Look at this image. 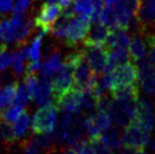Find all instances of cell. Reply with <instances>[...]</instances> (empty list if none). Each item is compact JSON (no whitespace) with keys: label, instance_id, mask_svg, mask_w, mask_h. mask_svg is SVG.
Returning <instances> with one entry per match:
<instances>
[{"label":"cell","instance_id":"cell-1","mask_svg":"<svg viewBox=\"0 0 155 154\" xmlns=\"http://www.w3.org/2000/svg\"><path fill=\"white\" fill-rule=\"evenodd\" d=\"M35 30L34 19L27 16L26 13L16 14L9 21V24L5 31L4 43L15 44L16 47L25 45L30 36Z\"/></svg>","mask_w":155,"mask_h":154},{"label":"cell","instance_id":"cell-2","mask_svg":"<svg viewBox=\"0 0 155 154\" xmlns=\"http://www.w3.org/2000/svg\"><path fill=\"white\" fill-rule=\"evenodd\" d=\"M58 108L53 102L41 105L32 120V132L35 135L53 133L56 128Z\"/></svg>","mask_w":155,"mask_h":154},{"label":"cell","instance_id":"cell-3","mask_svg":"<svg viewBox=\"0 0 155 154\" xmlns=\"http://www.w3.org/2000/svg\"><path fill=\"white\" fill-rule=\"evenodd\" d=\"M151 142V132L136 122L131 121L125 127L121 135V144L134 151L144 150Z\"/></svg>","mask_w":155,"mask_h":154},{"label":"cell","instance_id":"cell-4","mask_svg":"<svg viewBox=\"0 0 155 154\" xmlns=\"http://www.w3.org/2000/svg\"><path fill=\"white\" fill-rule=\"evenodd\" d=\"M52 75H53L51 79L52 101L54 103L61 95L74 89L73 67L67 62H64Z\"/></svg>","mask_w":155,"mask_h":154},{"label":"cell","instance_id":"cell-5","mask_svg":"<svg viewBox=\"0 0 155 154\" xmlns=\"http://www.w3.org/2000/svg\"><path fill=\"white\" fill-rule=\"evenodd\" d=\"M136 102L137 101H119L113 99L108 113L117 127H126L133 121Z\"/></svg>","mask_w":155,"mask_h":154},{"label":"cell","instance_id":"cell-6","mask_svg":"<svg viewBox=\"0 0 155 154\" xmlns=\"http://www.w3.org/2000/svg\"><path fill=\"white\" fill-rule=\"evenodd\" d=\"M91 25V19L88 16L75 15L69 23L65 43L69 48H74L84 41Z\"/></svg>","mask_w":155,"mask_h":154},{"label":"cell","instance_id":"cell-7","mask_svg":"<svg viewBox=\"0 0 155 154\" xmlns=\"http://www.w3.org/2000/svg\"><path fill=\"white\" fill-rule=\"evenodd\" d=\"M82 50L91 70L96 75L103 73L104 67L108 61L110 49L105 44H103V45H84Z\"/></svg>","mask_w":155,"mask_h":154},{"label":"cell","instance_id":"cell-8","mask_svg":"<svg viewBox=\"0 0 155 154\" xmlns=\"http://www.w3.org/2000/svg\"><path fill=\"white\" fill-rule=\"evenodd\" d=\"M61 10L62 9L60 8L59 5L43 4L42 7L40 8L39 13L36 14L34 17L35 27H38L40 31H43L48 33L51 30L54 22L60 16Z\"/></svg>","mask_w":155,"mask_h":154},{"label":"cell","instance_id":"cell-9","mask_svg":"<svg viewBox=\"0 0 155 154\" xmlns=\"http://www.w3.org/2000/svg\"><path fill=\"white\" fill-rule=\"evenodd\" d=\"M134 121L146 128L148 132H153L155 128V115L154 108L150 101L146 99L139 98L136 102L135 108V116H134Z\"/></svg>","mask_w":155,"mask_h":154},{"label":"cell","instance_id":"cell-10","mask_svg":"<svg viewBox=\"0 0 155 154\" xmlns=\"http://www.w3.org/2000/svg\"><path fill=\"white\" fill-rule=\"evenodd\" d=\"M113 73L116 78V87L133 85L138 83L137 67H136V64L131 60L117 66Z\"/></svg>","mask_w":155,"mask_h":154},{"label":"cell","instance_id":"cell-11","mask_svg":"<svg viewBox=\"0 0 155 154\" xmlns=\"http://www.w3.org/2000/svg\"><path fill=\"white\" fill-rule=\"evenodd\" d=\"M111 30L101 22L91 23L88 32L83 41L84 45H103L105 44Z\"/></svg>","mask_w":155,"mask_h":154},{"label":"cell","instance_id":"cell-12","mask_svg":"<svg viewBox=\"0 0 155 154\" xmlns=\"http://www.w3.org/2000/svg\"><path fill=\"white\" fill-rule=\"evenodd\" d=\"M81 99H82V91L77 89H71L66 92L57 100L54 104L61 111L71 112V113H79L81 111Z\"/></svg>","mask_w":155,"mask_h":154},{"label":"cell","instance_id":"cell-13","mask_svg":"<svg viewBox=\"0 0 155 154\" xmlns=\"http://www.w3.org/2000/svg\"><path fill=\"white\" fill-rule=\"evenodd\" d=\"M128 50H129L131 61H134V62L145 58L147 52V43L142 32L134 33V36L130 38Z\"/></svg>","mask_w":155,"mask_h":154},{"label":"cell","instance_id":"cell-14","mask_svg":"<svg viewBox=\"0 0 155 154\" xmlns=\"http://www.w3.org/2000/svg\"><path fill=\"white\" fill-rule=\"evenodd\" d=\"M61 65V52L60 49L56 45H52L50 48V52L48 55L47 60L43 62V65L40 67L41 69V76L50 77L52 74L59 68Z\"/></svg>","mask_w":155,"mask_h":154},{"label":"cell","instance_id":"cell-15","mask_svg":"<svg viewBox=\"0 0 155 154\" xmlns=\"http://www.w3.org/2000/svg\"><path fill=\"white\" fill-rule=\"evenodd\" d=\"M52 98V89H51V82L49 77L41 76L38 83V89L35 92L34 100L39 103L40 105H44L47 103H50V99Z\"/></svg>","mask_w":155,"mask_h":154},{"label":"cell","instance_id":"cell-16","mask_svg":"<svg viewBox=\"0 0 155 154\" xmlns=\"http://www.w3.org/2000/svg\"><path fill=\"white\" fill-rule=\"evenodd\" d=\"M112 98L119 101H137L139 99V86L137 84L116 87L111 91Z\"/></svg>","mask_w":155,"mask_h":154},{"label":"cell","instance_id":"cell-17","mask_svg":"<svg viewBox=\"0 0 155 154\" xmlns=\"http://www.w3.org/2000/svg\"><path fill=\"white\" fill-rule=\"evenodd\" d=\"M75 15H71V14L68 13H62L60 17H58L54 24L52 25L51 31H52V35L53 38L58 40V41H65L66 40V35H67V31H68V26L69 23L71 21V18L74 17Z\"/></svg>","mask_w":155,"mask_h":154},{"label":"cell","instance_id":"cell-18","mask_svg":"<svg viewBox=\"0 0 155 154\" xmlns=\"http://www.w3.org/2000/svg\"><path fill=\"white\" fill-rule=\"evenodd\" d=\"M17 84V81H14L12 83H8V84H5V85L0 86V116L2 115V112L9 105H12L14 98H15Z\"/></svg>","mask_w":155,"mask_h":154},{"label":"cell","instance_id":"cell-19","mask_svg":"<svg viewBox=\"0 0 155 154\" xmlns=\"http://www.w3.org/2000/svg\"><path fill=\"white\" fill-rule=\"evenodd\" d=\"M100 138L112 150H117L121 146L120 130L118 129L117 126H111L110 125L108 128L104 129L103 132L101 133Z\"/></svg>","mask_w":155,"mask_h":154},{"label":"cell","instance_id":"cell-20","mask_svg":"<svg viewBox=\"0 0 155 154\" xmlns=\"http://www.w3.org/2000/svg\"><path fill=\"white\" fill-rule=\"evenodd\" d=\"M27 59V49L24 45L18 47V50L13 52L12 59V70L16 77H19L25 69V60Z\"/></svg>","mask_w":155,"mask_h":154},{"label":"cell","instance_id":"cell-21","mask_svg":"<svg viewBox=\"0 0 155 154\" xmlns=\"http://www.w3.org/2000/svg\"><path fill=\"white\" fill-rule=\"evenodd\" d=\"M17 141L14 133V127L12 124H9L5 120L0 119V143L5 147L12 146Z\"/></svg>","mask_w":155,"mask_h":154},{"label":"cell","instance_id":"cell-22","mask_svg":"<svg viewBox=\"0 0 155 154\" xmlns=\"http://www.w3.org/2000/svg\"><path fill=\"white\" fill-rule=\"evenodd\" d=\"M28 125H30V115L25 110L18 117L17 120L15 121V125H14V133H15L16 139H21L23 137H25Z\"/></svg>","mask_w":155,"mask_h":154},{"label":"cell","instance_id":"cell-23","mask_svg":"<svg viewBox=\"0 0 155 154\" xmlns=\"http://www.w3.org/2000/svg\"><path fill=\"white\" fill-rule=\"evenodd\" d=\"M47 33L43 31H40L38 35H35L33 41L31 43L30 48L27 49V57L30 60H40L41 59V44H42V38L43 35Z\"/></svg>","mask_w":155,"mask_h":154},{"label":"cell","instance_id":"cell-24","mask_svg":"<svg viewBox=\"0 0 155 154\" xmlns=\"http://www.w3.org/2000/svg\"><path fill=\"white\" fill-rule=\"evenodd\" d=\"M73 9L75 15L88 16L91 19V15L94 10V5L92 0H75L73 2Z\"/></svg>","mask_w":155,"mask_h":154},{"label":"cell","instance_id":"cell-25","mask_svg":"<svg viewBox=\"0 0 155 154\" xmlns=\"http://www.w3.org/2000/svg\"><path fill=\"white\" fill-rule=\"evenodd\" d=\"M110 57L114 60L116 65L125 64L127 61H130V53L128 50V47H116L110 50Z\"/></svg>","mask_w":155,"mask_h":154},{"label":"cell","instance_id":"cell-26","mask_svg":"<svg viewBox=\"0 0 155 154\" xmlns=\"http://www.w3.org/2000/svg\"><path fill=\"white\" fill-rule=\"evenodd\" d=\"M25 108H22L19 105H16V104H13V105H9L4 112L2 115L0 116V119L7 121L9 124H14L19 116L22 115L23 112L25 111Z\"/></svg>","mask_w":155,"mask_h":154},{"label":"cell","instance_id":"cell-27","mask_svg":"<svg viewBox=\"0 0 155 154\" xmlns=\"http://www.w3.org/2000/svg\"><path fill=\"white\" fill-rule=\"evenodd\" d=\"M24 83H25L24 86H25L30 100H34V95L35 92H36V89H38V83H39V79L36 77V73H26Z\"/></svg>","mask_w":155,"mask_h":154},{"label":"cell","instance_id":"cell-28","mask_svg":"<svg viewBox=\"0 0 155 154\" xmlns=\"http://www.w3.org/2000/svg\"><path fill=\"white\" fill-rule=\"evenodd\" d=\"M12 59H13V52L9 51L6 43H1L0 44V73H2L8 68L9 65L12 64Z\"/></svg>","mask_w":155,"mask_h":154},{"label":"cell","instance_id":"cell-29","mask_svg":"<svg viewBox=\"0 0 155 154\" xmlns=\"http://www.w3.org/2000/svg\"><path fill=\"white\" fill-rule=\"evenodd\" d=\"M28 94L26 92L25 86L22 85V84H17V89H16V93H15V98H14L13 104H16V105H19L22 108H25L27 105V102H28Z\"/></svg>","mask_w":155,"mask_h":154},{"label":"cell","instance_id":"cell-30","mask_svg":"<svg viewBox=\"0 0 155 154\" xmlns=\"http://www.w3.org/2000/svg\"><path fill=\"white\" fill-rule=\"evenodd\" d=\"M97 85L104 91H113L116 89V78H114V73H104V75L101 77V79L97 81Z\"/></svg>","mask_w":155,"mask_h":154},{"label":"cell","instance_id":"cell-31","mask_svg":"<svg viewBox=\"0 0 155 154\" xmlns=\"http://www.w3.org/2000/svg\"><path fill=\"white\" fill-rule=\"evenodd\" d=\"M139 85L143 91L150 95H155V72L151 75L146 76L145 78L139 79Z\"/></svg>","mask_w":155,"mask_h":154},{"label":"cell","instance_id":"cell-32","mask_svg":"<svg viewBox=\"0 0 155 154\" xmlns=\"http://www.w3.org/2000/svg\"><path fill=\"white\" fill-rule=\"evenodd\" d=\"M21 149L22 154H40V146L35 141V137H31L28 139L23 141Z\"/></svg>","mask_w":155,"mask_h":154},{"label":"cell","instance_id":"cell-33","mask_svg":"<svg viewBox=\"0 0 155 154\" xmlns=\"http://www.w3.org/2000/svg\"><path fill=\"white\" fill-rule=\"evenodd\" d=\"M88 141H90L91 145H92L93 150L95 151L96 154H111V149L105 143H103L100 137H96V138H93V139H88Z\"/></svg>","mask_w":155,"mask_h":154},{"label":"cell","instance_id":"cell-34","mask_svg":"<svg viewBox=\"0 0 155 154\" xmlns=\"http://www.w3.org/2000/svg\"><path fill=\"white\" fill-rule=\"evenodd\" d=\"M32 5V0H16V2L12 7L13 14H24L26 13Z\"/></svg>","mask_w":155,"mask_h":154},{"label":"cell","instance_id":"cell-35","mask_svg":"<svg viewBox=\"0 0 155 154\" xmlns=\"http://www.w3.org/2000/svg\"><path fill=\"white\" fill-rule=\"evenodd\" d=\"M76 153L77 154H96L91 145L90 141H82L76 145Z\"/></svg>","mask_w":155,"mask_h":154},{"label":"cell","instance_id":"cell-36","mask_svg":"<svg viewBox=\"0 0 155 154\" xmlns=\"http://www.w3.org/2000/svg\"><path fill=\"white\" fill-rule=\"evenodd\" d=\"M143 34L145 36L147 45L150 48H152V49H155V26L151 31H148L146 33H143Z\"/></svg>","mask_w":155,"mask_h":154},{"label":"cell","instance_id":"cell-37","mask_svg":"<svg viewBox=\"0 0 155 154\" xmlns=\"http://www.w3.org/2000/svg\"><path fill=\"white\" fill-rule=\"evenodd\" d=\"M14 0H0V15L7 14L12 10Z\"/></svg>","mask_w":155,"mask_h":154},{"label":"cell","instance_id":"cell-38","mask_svg":"<svg viewBox=\"0 0 155 154\" xmlns=\"http://www.w3.org/2000/svg\"><path fill=\"white\" fill-rule=\"evenodd\" d=\"M8 24H9L8 19H2V21H0V44H1V41H4L5 31L7 28Z\"/></svg>","mask_w":155,"mask_h":154},{"label":"cell","instance_id":"cell-39","mask_svg":"<svg viewBox=\"0 0 155 154\" xmlns=\"http://www.w3.org/2000/svg\"><path fill=\"white\" fill-rule=\"evenodd\" d=\"M147 59L151 61L152 64L155 66V49H150V51H148V58Z\"/></svg>","mask_w":155,"mask_h":154},{"label":"cell","instance_id":"cell-40","mask_svg":"<svg viewBox=\"0 0 155 154\" xmlns=\"http://www.w3.org/2000/svg\"><path fill=\"white\" fill-rule=\"evenodd\" d=\"M61 154H77V153H76V150L74 147H66V149L61 150Z\"/></svg>","mask_w":155,"mask_h":154},{"label":"cell","instance_id":"cell-41","mask_svg":"<svg viewBox=\"0 0 155 154\" xmlns=\"http://www.w3.org/2000/svg\"><path fill=\"white\" fill-rule=\"evenodd\" d=\"M60 0H45L44 4H50V5H58Z\"/></svg>","mask_w":155,"mask_h":154},{"label":"cell","instance_id":"cell-42","mask_svg":"<svg viewBox=\"0 0 155 154\" xmlns=\"http://www.w3.org/2000/svg\"><path fill=\"white\" fill-rule=\"evenodd\" d=\"M151 150L153 153H155V139H153V141L151 142Z\"/></svg>","mask_w":155,"mask_h":154},{"label":"cell","instance_id":"cell-43","mask_svg":"<svg viewBox=\"0 0 155 154\" xmlns=\"http://www.w3.org/2000/svg\"><path fill=\"white\" fill-rule=\"evenodd\" d=\"M133 154H147V153L144 150H140V151H135Z\"/></svg>","mask_w":155,"mask_h":154}]
</instances>
